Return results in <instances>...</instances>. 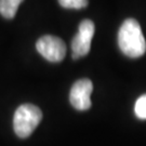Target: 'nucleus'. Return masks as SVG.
<instances>
[{
    "label": "nucleus",
    "instance_id": "f257e3e1",
    "mask_svg": "<svg viewBox=\"0 0 146 146\" xmlns=\"http://www.w3.org/2000/svg\"><path fill=\"white\" fill-rule=\"evenodd\" d=\"M118 46L121 52L132 58L142 56L146 51V41L141 26L134 19L125 20L118 31Z\"/></svg>",
    "mask_w": 146,
    "mask_h": 146
},
{
    "label": "nucleus",
    "instance_id": "20e7f679",
    "mask_svg": "<svg viewBox=\"0 0 146 146\" xmlns=\"http://www.w3.org/2000/svg\"><path fill=\"white\" fill-rule=\"evenodd\" d=\"M94 31H95V26L91 20H84L79 24L78 33L74 37L72 41L73 58L77 60L79 58L86 56L90 52Z\"/></svg>",
    "mask_w": 146,
    "mask_h": 146
},
{
    "label": "nucleus",
    "instance_id": "6e6552de",
    "mask_svg": "<svg viewBox=\"0 0 146 146\" xmlns=\"http://www.w3.org/2000/svg\"><path fill=\"white\" fill-rule=\"evenodd\" d=\"M61 7L66 9H82L88 5V0H58Z\"/></svg>",
    "mask_w": 146,
    "mask_h": 146
},
{
    "label": "nucleus",
    "instance_id": "f03ea898",
    "mask_svg": "<svg viewBox=\"0 0 146 146\" xmlns=\"http://www.w3.org/2000/svg\"><path fill=\"white\" fill-rule=\"evenodd\" d=\"M42 119L39 107L33 104H23L15 110L13 117V128L19 137L26 139L35 131Z\"/></svg>",
    "mask_w": 146,
    "mask_h": 146
},
{
    "label": "nucleus",
    "instance_id": "7ed1b4c3",
    "mask_svg": "<svg viewBox=\"0 0 146 146\" xmlns=\"http://www.w3.org/2000/svg\"><path fill=\"white\" fill-rule=\"evenodd\" d=\"M37 51L49 62L58 63L66 55V46L61 38L51 35L41 37L36 42Z\"/></svg>",
    "mask_w": 146,
    "mask_h": 146
},
{
    "label": "nucleus",
    "instance_id": "423d86ee",
    "mask_svg": "<svg viewBox=\"0 0 146 146\" xmlns=\"http://www.w3.org/2000/svg\"><path fill=\"white\" fill-rule=\"evenodd\" d=\"M23 0H0V14L5 19H13Z\"/></svg>",
    "mask_w": 146,
    "mask_h": 146
},
{
    "label": "nucleus",
    "instance_id": "0eeeda50",
    "mask_svg": "<svg viewBox=\"0 0 146 146\" xmlns=\"http://www.w3.org/2000/svg\"><path fill=\"white\" fill-rule=\"evenodd\" d=\"M134 113L137 118L146 119V94L140 96L134 105Z\"/></svg>",
    "mask_w": 146,
    "mask_h": 146
},
{
    "label": "nucleus",
    "instance_id": "39448f33",
    "mask_svg": "<svg viewBox=\"0 0 146 146\" xmlns=\"http://www.w3.org/2000/svg\"><path fill=\"white\" fill-rule=\"evenodd\" d=\"M93 91L92 81L89 79H80L70 89L69 102L77 110H87L91 107V93Z\"/></svg>",
    "mask_w": 146,
    "mask_h": 146
}]
</instances>
